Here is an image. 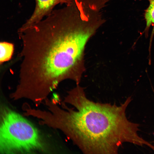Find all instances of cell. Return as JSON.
I'll return each mask as SVG.
<instances>
[{
  "label": "cell",
  "instance_id": "6da1fadb",
  "mask_svg": "<svg viewBox=\"0 0 154 154\" xmlns=\"http://www.w3.org/2000/svg\"><path fill=\"white\" fill-rule=\"evenodd\" d=\"M129 97L119 106L96 103L82 92H72L62 104L46 103L48 111L40 115L42 123L61 130L83 152L116 154L124 143L143 145L145 141L138 134L139 125L127 119Z\"/></svg>",
  "mask_w": 154,
  "mask_h": 154
},
{
  "label": "cell",
  "instance_id": "7a4b0ae2",
  "mask_svg": "<svg viewBox=\"0 0 154 154\" xmlns=\"http://www.w3.org/2000/svg\"><path fill=\"white\" fill-rule=\"evenodd\" d=\"M97 30L83 17L56 13L29 27L21 54L25 70L35 87L49 94L79 59Z\"/></svg>",
  "mask_w": 154,
  "mask_h": 154
},
{
  "label": "cell",
  "instance_id": "3957f363",
  "mask_svg": "<svg viewBox=\"0 0 154 154\" xmlns=\"http://www.w3.org/2000/svg\"><path fill=\"white\" fill-rule=\"evenodd\" d=\"M50 147L34 125L5 106L0 111L1 154L48 153Z\"/></svg>",
  "mask_w": 154,
  "mask_h": 154
},
{
  "label": "cell",
  "instance_id": "277c9868",
  "mask_svg": "<svg viewBox=\"0 0 154 154\" xmlns=\"http://www.w3.org/2000/svg\"><path fill=\"white\" fill-rule=\"evenodd\" d=\"M36 5L33 13L30 17L19 29H23L42 20L53 11L59 4H63L62 0H35Z\"/></svg>",
  "mask_w": 154,
  "mask_h": 154
},
{
  "label": "cell",
  "instance_id": "5b68a950",
  "mask_svg": "<svg viewBox=\"0 0 154 154\" xmlns=\"http://www.w3.org/2000/svg\"><path fill=\"white\" fill-rule=\"evenodd\" d=\"M149 6L145 10L144 13L146 26L144 32H145V37L147 38L150 27L151 26L153 27L148 49L149 54H151L152 42L154 35V0H149Z\"/></svg>",
  "mask_w": 154,
  "mask_h": 154
},
{
  "label": "cell",
  "instance_id": "8992f818",
  "mask_svg": "<svg viewBox=\"0 0 154 154\" xmlns=\"http://www.w3.org/2000/svg\"><path fill=\"white\" fill-rule=\"evenodd\" d=\"M0 62L9 60L11 58L14 51V45L11 43L3 42H0Z\"/></svg>",
  "mask_w": 154,
  "mask_h": 154
},
{
  "label": "cell",
  "instance_id": "52a82bcc",
  "mask_svg": "<svg viewBox=\"0 0 154 154\" xmlns=\"http://www.w3.org/2000/svg\"><path fill=\"white\" fill-rule=\"evenodd\" d=\"M64 3H65V4L68 3L69 1L70 0H62Z\"/></svg>",
  "mask_w": 154,
  "mask_h": 154
},
{
  "label": "cell",
  "instance_id": "ba28073f",
  "mask_svg": "<svg viewBox=\"0 0 154 154\" xmlns=\"http://www.w3.org/2000/svg\"><path fill=\"white\" fill-rule=\"evenodd\" d=\"M151 87H152V88L153 91V92H154V89H153V87L152 86V85H151Z\"/></svg>",
  "mask_w": 154,
  "mask_h": 154
}]
</instances>
